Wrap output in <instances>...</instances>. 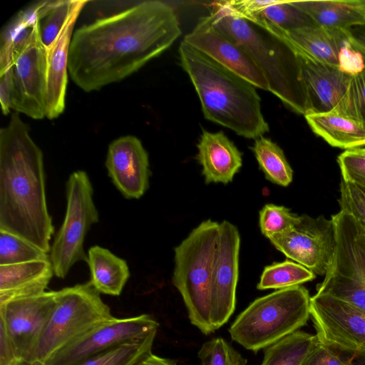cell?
I'll return each instance as SVG.
<instances>
[{
    "label": "cell",
    "mask_w": 365,
    "mask_h": 365,
    "mask_svg": "<svg viewBox=\"0 0 365 365\" xmlns=\"http://www.w3.org/2000/svg\"><path fill=\"white\" fill-rule=\"evenodd\" d=\"M181 34L170 5L140 2L76 29L68 51V73L83 91H98L138 71Z\"/></svg>",
    "instance_id": "6da1fadb"
},
{
    "label": "cell",
    "mask_w": 365,
    "mask_h": 365,
    "mask_svg": "<svg viewBox=\"0 0 365 365\" xmlns=\"http://www.w3.org/2000/svg\"><path fill=\"white\" fill-rule=\"evenodd\" d=\"M0 231L51 250L43 155L17 112L0 130Z\"/></svg>",
    "instance_id": "7a4b0ae2"
},
{
    "label": "cell",
    "mask_w": 365,
    "mask_h": 365,
    "mask_svg": "<svg viewBox=\"0 0 365 365\" xmlns=\"http://www.w3.org/2000/svg\"><path fill=\"white\" fill-rule=\"evenodd\" d=\"M213 23L250 56L263 73L269 91L293 110L307 111V96L296 46L279 29L259 17L240 16L230 1L210 5Z\"/></svg>",
    "instance_id": "3957f363"
},
{
    "label": "cell",
    "mask_w": 365,
    "mask_h": 365,
    "mask_svg": "<svg viewBox=\"0 0 365 365\" xmlns=\"http://www.w3.org/2000/svg\"><path fill=\"white\" fill-rule=\"evenodd\" d=\"M179 53L206 119L247 138L257 139L268 132L256 87L184 41Z\"/></svg>",
    "instance_id": "277c9868"
},
{
    "label": "cell",
    "mask_w": 365,
    "mask_h": 365,
    "mask_svg": "<svg viewBox=\"0 0 365 365\" xmlns=\"http://www.w3.org/2000/svg\"><path fill=\"white\" fill-rule=\"evenodd\" d=\"M220 223L207 220L174 252L173 285L182 296L190 323L202 334L215 331L210 320V289Z\"/></svg>",
    "instance_id": "5b68a950"
},
{
    "label": "cell",
    "mask_w": 365,
    "mask_h": 365,
    "mask_svg": "<svg viewBox=\"0 0 365 365\" xmlns=\"http://www.w3.org/2000/svg\"><path fill=\"white\" fill-rule=\"evenodd\" d=\"M310 298L301 285L259 297L237 317L229 328L230 335L247 350L264 349L307 324Z\"/></svg>",
    "instance_id": "8992f818"
},
{
    "label": "cell",
    "mask_w": 365,
    "mask_h": 365,
    "mask_svg": "<svg viewBox=\"0 0 365 365\" xmlns=\"http://www.w3.org/2000/svg\"><path fill=\"white\" fill-rule=\"evenodd\" d=\"M113 318L90 281L58 290L55 307L39 341L36 360L43 363L85 332Z\"/></svg>",
    "instance_id": "52a82bcc"
},
{
    "label": "cell",
    "mask_w": 365,
    "mask_h": 365,
    "mask_svg": "<svg viewBox=\"0 0 365 365\" xmlns=\"http://www.w3.org/2000/svg\"><path fill=\"white\" fill-rule=\"evenodd\" d=\"M336 247L331 262L317 293L330 295L365 311V246L361 228L340 210L331 216Z\"/></svg>",
    "instance_id": "ba28073f"
},
{
    "label": "cell",
    "mask_w": 365,
    "mask_h": 365,
    "mask_svg": "<svg viewBox=\"0 0 365 365\" xmlns=\"http://www.w3.org/2000/svg\"><path fill=\"white\" fill-rule=\"evenodd\" d=\"M66 210L63 222L52 245L49 259L54 274L66 277L79 261L87 262L83 243L91 227L98 222V212L93 201V189L83 170L72 173L66 182Z\"/></svg>",
    "instance_id": "9c48e42d"
},
{
    "label": "cell",
    "mask_w": 365,
    "mask_h": 365,
    "mask_svg": "<svg viewBox=\"0 0 365 365\" xmlns=\"http://www.w3.org/2000/svg\"><path fill=\"white\" fill-rule=\"evenodd\" d=\"M268 239L287 258L320 275L327 273L336 247L334 222L323 215H302L297 225Z\"/></svg>",
    "instance_id": "30bf717a"
},
{
    "label": "cell",
    "mask_w": 365,
    "mask_h": 365,
    "mask_svg": "<svg viewBox=\"0 0 365 365\" xmlns=\"http://www.w3.org/2000/svg\"><path fill=\"white\" fill-rule=\"evenodd\" d=\"M57 291L15 298L0 304V325L17 359L36 360L39 341L56 302Z\"/></svg>",
    "instance_id": "8fae6325"
},
{
    "label": "cell",
    "mask_w": 365,
    "mask_h": 365,
    "mask_svg": "<svg viewBox=\"0 0 365 365\" xmlns=\"http://www.w3.org/2000/svg\"><path fill=\"white\" fill-rule=\"evenodd\" d=\"M310 317L322 344L349 354L365 351V311L316 293L310 298Z\"/></svg>",
    "instance_id": "7c38bea8"
},
{
    "label": "cell",
    "mask_w": 365,
    "mask_h": 365,
    "mask_svg": "<svg viewBox=\"0 0 365 365\" xmlns=\"http://www.w3.org/2000/svg\"><path fill=\"white\" fill-rule=\"evenodd\" d=\"M158 323L148 314L101 323L53 354L43 365L76 364L123 343L158 331Z\"/></svg>",
    "instance_id": "4fadbf2b"
},
{
    "label": "cell",
    "mask_w": 365,
    "mask_h": 365,
    "mask_svg": "<svg viewBox=\"0 0 365 365\" xmlns=\"http://www.w3.org/2000/svg\"><path fill=\"white\" fill-rule=\"evenodd\" d=\"M11 109L34 119L46 117L47 54L39 36V23L29 41L13 57Z\"/></svg>",
    "instance_id": "5bb4252c"
},
{
    "label": "cell",
    "mask_w": 365,
    "mask_h": 365,
    "mask_svg": "<svg viewBox=\"0 0 365 365\" xmlns=\"http://www.w3.org/2000/svg\"><path fill=\"white\" fill-rule=\"evenodd\" d=\"M283 32L297 48L324 63L351 76L365 69V48L349 29L315 24Z\"/></svg>",
    "instance_id": "9a60e30c"
},
{
    "label": "cell",
    "mask_w": 365,
    "mask_h": 365,
    "mask_svg": "<svg viewBox=\"0 0 365 365\" xmlns=\"http://www.w3.org/2000/svg\"><path fill=\"white\" fill-rule=\"evenodd\" d=\"M240 247L237 228L228 221H222L220 223L210 289V320L215 331L227 322L235 309Z\"/></svg>",
    "instance_id": "2e32d148"
},
{
    "label": "cell",
    "mask_w": 365,
    "mask_h": 365,
    "mask_svg": "<svg viewBox=\"0 0 365 365\" xmlns=\"http://www.w3.org/2000/svg\"><path fill=\"white\" fill-rule=\"evenodd\" d=\"M224 67L251 83L269 91L263 73L247 51L214 23L211 16L201 18L183 41Z\"/></svg>",
    "instance_id": "e0dca14e"
},
{
    "label": "cell",
    "mask_w": 365,
    "mask_h": 365,
    "mask_svg": "<svg viewBox=\"0 0 365 365\" xmlns=\"http://www.w3.org/2000/svg\"><path fill=\"white\" fill-rule=\"evenodd\" d=\"M297 50L307 96L306 114L335 113L343 115L353 76L314 58L299 48Z\"/></svg>",
    "instance_id": "ac0fdd59"
},
{
    "label": "cell",
    "mask_w": 365,
    "mask_h": 365,
    "mask_svg": "<svg viewBox=\"0 0 365 365\" xmlns=\"http://www.w3.org/2000/svg\"><path fill=\"white\" fill-rule=\"evenodd\" d=\"M106 167L113 183L128 199H139L149 187V158L135 136L120 137L108 146Z\"/></svg>",
    "instance_id": "d6986e66"
},
{
    "label": "cell",
    "mask_w": 365,
    "mask_h": 365,
    "mask_svg": "<svg viewBox=\"0 0 365 365\" xmlns=\"http://www.w3.org/2000/svg\"><path fill=\"white\" fill-rule=\"evenodd\" d=\"M86 3L83 1L75 10L47 53L46 117L51 120L58 117L65 108L69 47L76 21Z\"/></svg>",
    "instance_id": "ffe728a7"
},
{
    "label": "cell",
    "mask_w": 365,
    "mask_h": 365,
    "mask_svg": "<svg viewBox=\"0 0 365 365\" xmlns=\"http://www.w3.org/2000/svg\"><path fill=\"white\" fill-rule=\"evenodd\" d=\"M197 149L206 183H228L242 167V153L222 132L203 130Z\"/></svg>",
    "instance_id": "44dd1931"
},
{
    "label": "cell",
    "mask_w": 365,
    "mask_h": 365,
    "mask_svg": "<svg viewBox=\"0 0 365 365\" xmlns=\"http://www.w3.org/2000/svg\"><path fill=\"white\" fill-rule=\"evenodd\" d=\"M53 274L50 259L0 265V304L46 292Z\"/></svg>",
    "instance_id": "7402d4cb"
},
{
    "label": "cell",
    "mask_w": 365,
    "mask_h": 365,
    "mask_svg": "<svg viewBox=\"0 0 365 365\" xmlns=\"http://www.w3.org/2000/svg\"><path fill=\"white\" fill-rule=\"evenodd\" d=\"M304 117L312 130L331 146L350 150L365 145V123L335 113Z\"/></svg>",
    "instance_id": "603a6c76"
},
{
    "label": "cell",
    "mask_w": 365,
    "mask_h": 365,
    "mask_svg": "<svg viewBox=\"0 0 365 365\" xmlns=\"http://www.w3.org/2000/svg\"><path fill=\"white\" fill-rule=\"evenodd\" d=\"M306 12L316 24L328 28L349 29L365 24L364 1H292Z\"/></svg>",
    "instance_id": "cb8c5ba5"
},
{
    "label": "cell",
    "mask_w": 365,
    "mask_h": 365,
    "mask_svg": "<svg viewBox=\"0 0 365 365\" xmlns=\"http://www.w3.org/2000/svg\"><path fill=\"white\" fill-rule=\"evenodd\" d=\"M90 282L101 294L118 296L130 277L125 260L98 245L88 251Z\"/></svg>",
    "instance_id": "d4e9b609"
},
{
    "label": "cell",
    "mask_w": 365,
    "mask_h": 365,
    "mask_svg": "<svg viewBox=\"0 0 365 365\" xmlns=\"http://www.w3.org/2000/svg\"><path fill=\"white\" fill-rule=\"evenodd\" d=\"M41 1L20 11L2 29L0 38V73L12 66L14 53L30 39L41 19Z\"/></svg>",
    "instance_id": "484cf974"
},
{
    "label": "cell",
    "mask_w": 365,
    "mask_h": 365,
    "mask_svg": "<svg viewBox=\"0 0 365 365\" xmlns=\"http://www.w3.org/2000/svg\"><path fill=\"white\" fill-rule=\"evenodd\" d=\"M318 341L316 335L298 330L265 348L261 365H301Z\"/></svg>",
    "instance_id": "4316f807"
},
{
    "label": "cell",
    "mask_w": 365,
    "mask_h": 365,
    "mask_svg": "<svg viewBox=\"0 0 365 365\" xmlns=\"http://www.w3.org/2000/svg\"><path fill=\"white\" fill-rule=\"evenodd\" d=\"M252 150L267 180L283 187L292 182V169L283 150L275 143L261 136L255 139Z\"/></svg>",
    "instance_id": "83f0119b"
},
{
    "label": "cell",
    "mask_w": 365,
    "mask_h": 365,
    "mask_svg": "<svg viewBox=\"0 0 365 365\" xmlns=\"http://www.w3.org/2000/svg\"><path fill=\"white\" fill-rule=\"evenodd\" d=\"M157 331L90 356L75 365H135L152 352Z\"/></svg>",
    "instance_id": "f1b7e54d"
},
{
    "label": "cell",
    "mask_w": 365,
    "mask_h": 365,
    "mask_svg": "<svg viewBox=\"0 0 365 365\" xmlns=\"http://www.w3.org/2000/svg\"><path fill=\"white\" fill-rule=\"evenodd\" d=\"M316 274L305 267L290 260L266 266L257 288L259 290L282 289L313 280Z\"/></svg>",
    "instance_id": "f546056e"
},
{
    "label": "cell",
    "mask_w": 365,
    "mask_h": 365,
    "mask_svg": "<svg viewBox=\"0 0 365 365\" xmlns=\"http://www.w3.org/2000/svg\"><path fill=\"white\" fill-rule=\"evenodd\" d=\"M256 17L265 19L284 32L316 24L306 12L293 4L292 1L272 0L252 18Z\"/></svg>",
    "instance_id": "4dcf8cb0"
},
{
    "label": "cell",
    "mask_w": 365,
    "mask_h": 365,
    "mask_svg": "<svg viewBox=\"0 0 365 365\" xmlns=\"http://www.w3.org/2000/svg\"><path fill=\"white\" fill-rule=\"evenodd\" d=\"M83 1L57 0L39 21V36L46 54L49 52L75 10Z\"/></svg>",
    "instance_id": "1f68e13d"
},
{
    "label": "cell",
    "mask_w": 365,
    "mask_h": 365,
    "mask_svg": "<svg viewBox=\"0 0 365 365\" xmlns=\"http://www.w3.org/2000/svg\"><path fill=\"white\" fill-rule=\"evenodd\" d=\"M50 259L48 253L11 233L0 231V265Z\"/></svg>",
    "instance_id": "d6a6232c"
},
{
    "label": "cell",
    "mask_w": 365,
    "mask_h": 365,
    "mask_svg": "<svg viewBox=\"0 0 365 365\" xmlns=\"http://www.w3.org/2000/svg\"><path fill=\"white\" fill-rule=\"evenodd\" d=\"M200 365H247V360L222 337L205 341L197 353Z\"/></svg>",
    "instance_id": "836d02e7"
},
{
    "label": "cell",
    "mask_w": 365,
    "mask_h": 365,
    "mask_svg": "<svg viewBox=\"0 0 365 365\" xmlns=\"http://www.w3.org/2000/svg\"><path fill=\"white\" fill-rule=\"evenodd\" d=\"M300 217L284 206L267 204L259 211L261 232L269 238L294 227L299 222Z\"/></svg>",
    "instance_id": "e575fe53"
},
{
    "label": "cell",
    "mask_w": 365,
    "mask_h": 365,
    "mask_svg": "<svg viewBox=\"0 0 365 365\" xmlns=\"http://www.w3.org/2000/svg\"><path fill=\"white\" fill-rule=\"evenodd\" d=\"M340 210L350 215L365 231V192L357 185L341 179Z\"/></svg>",
    "instance_id": "d590c367"
},
{
    "label": "cell",
    "mask_w": 365,
    "mask_h": 365,
    "mask_svg": "<svg viewBox=\"0 0 365 365\" xmlns=\"http://www.w3.org/2000/svg\"><path fill=\"white\" fill-rule=\"evenodd\" d=\"M343 115L365 123V69L351 79Z\"/></svg>",
    "instance_id": "8d00e7d4"
},
{
    "label": "cell",
    "mask_w": 365,
    "mask_h": 365,
    "mask_svg": "<svg viewBox=\"0 0 365 365\" xmlns=\"http://www.w3.org/2000/svg\"><path fill=\"white\" fill-rule=\"evenodd\" d=\"M342 180L365 186V148L346 150L337 158Z\"/></svg>",
    "instance_id": "74e56055"
},
{
    "label": "cell",
    "mask_w": 365,
    "mask_h": 365,
    "mask_svg": "<svg viewBox=\"0 0 365 365\" xmlns=\"http://www.w3.org/2000/svg\"><path fill=\"white\" fill-rule=\"evenodd\" d=\"M301 365H348L336 351L319 341L304 358Z\"/></svg>",
    "instance_id": "f35d334b"
},
{
    "label": "cell",
    "mask_w": 365,
    "mask_h": 365,
    "mask_svg": "<svg viewBox=\"0 0 365 365\" xmlns=\"http://www.w3.org/2000/svg\"><path fill=\"white\" fill-rule=\"evenodd\" d=\"M13 94L12 67H10L4 72L0 73V103L4 115H7L10 113Z\"/></svg>",
    "instance_id": "ab89813d"
},
{
    "label": "cell",
    "mask_w": 365,
    "mask_h": 365,
    "mask_svg": "<svg viewBox=\"0 0 365 365\" xmlns=\"http://www.w3.org/2000/svg\"><path fill=\"white\" fill-rule=\"evenodd\" d=\"M16 359L11 341L4 328L0 325V365H11Z\"/></svg>",
    "instance_id": "60d3db41"
},
{
    "label": "cell",
    "mask_w": 365,
    "mask_h": 365,
    "mask_svg": "<svg viewBox=\"0 0 365 365\" xmlns=\"http://www.w3.org/2000/svg\"><path fill=\"white\" fill-rule=\"evenodd\" d=\"M135 365H177V364L172 359L163 358L150 352Z\"/></svg>",
    "instance_id": "b9f144b4"
},
{
    "label": "cell",
    "mask_w": 365,
    "mask_h": 365,
    "mask_svg": "<svg viewBox=\"0 0 365 365\" xmlns=\"http://www.w3.org/2000/svg\"><path fill=\"white\" fill-rule=\"evenodd\" d=\"M352 36L365 48V24L353 26L349 29Z\"/></svg>",
    "instance_id": "7bdbcfd3"
},
{
    "label": "cell",
    "mask_w": 365,
    "mask_h": 365,
    "mask_svg": "<svg viewBox=\"0 0 365 365\" xmlns=\"http://www.w3.org/2000/svg\"><path fill=\"white\" fill-rule=\"evenodd\" d=\"M345 360L348 365H365V351L350 353Z\"/></svg>",
    "instance_id": "ee69618b"
},
{
    "label": "cell",
    "mask_w": 365,
    "mask_h": 365,
    "mask_svg": "<svg viewBox=\"0 0 365 365\" xmlns=\"http://www.w3.org/2000/svg\"><path fill=\"white\" fill-rule=\"evenodd\" d=\"M11 365H43V363L36 361H29L25 359H17Z\"/></svg>",
    "instance_id": "f6af8a7d"
},
{
    "label": "cell",
    "mask_w": 365,
    "mask_h": 365,
    "mask_svg": "<svg viewBox=\"0 0 365 365\" xmlns=\"http://www.w3.org/2000/svg\"><path fill=\"white\" fill-rule=\"evenodd\" d=\"M361 238H362L363 242H364V246H365V231L362 228H361Z\"/></svg>",
    "instance_id": "bcb514c9"
},
{
    "label": "cell",
    "mask_w": 365,
    "mask_h": 365,
    "mask_svg": "<svg viewBox=\"0 0 365 365\" xmlns=\"http://www.w3.org/2000/svg\"><path fill=\"white\" fill-rule=\"evenodd\" d=\"M361 189L362 190L365 192V186H360L359 185Z\"/></svg>",
    "instance_id": "7dc6e473"
}]
</instances>
